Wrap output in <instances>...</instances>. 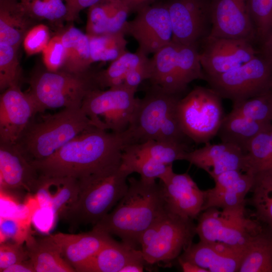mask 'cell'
Listing matches in <instances>:
<instances>
[{
    "label": "cell",
    "mask_w": 272,
    "mask_h": 272,
    "mask_svg": "<svg viewBox=\"0 0 272 272\" xmlns=\"http://www.w3.org/2000/svg\"><path fill=\"white\" fill-rule=\"evenodd\" d=\"M126 131L116 133L95 127L73 138L49 157L31 163L40 176L71 177L82 182L120 167Z\"/></svg>",
    "instance_id": "6da1fadb"
},
{
    "label": "cell",
    "mask_w": 272,
    "mask_h": 272,
    "mask_svg": "<svg viewBox=\"0 0 272 272\" xmlns=\"http://www.w3.org/2000/svg\"><path fill=\"white\" fill-rule=\"evenodd\" d=\"M128 187L112 211L93 226L137 247L144 232L167 211L160 184L128 178Z\"/></svg>",
    "instance_id": "7a4b0ae2"
},
{
    "label": "cell",
    "mask_w": 272,
    "mask_h": 272,
    "mask_svg": "<svg viewBox=\"0 0 272 272\" xmlns=\"http://www.w3.org/2000/svg\"><path fill=\"white\" fill-rule=\"evenodd\" d=\"M34 117L15 144L30 162L49 157L77 135L95 127L81 106L62 108L39 120Z\"/></svg>",
    "instance_id": "3957f363"
},
{
    "label": "cell",
    "mask_w": 272,
    "mask_h": 272,
    "mask_svg": "<svg viewBox=\"0 0 272 272\" xmlns=\"http://www.w3.org/2000/svg\"><path fill=\"white\" fill-rule=\"evenodd\" d=\"M178 95L151 85L139 99L132 119L126 130L130 144L149 140L185 144L177 117ZM130 145V144H129Z\"/></svg>",
    "instance_id": "277c9868"
},
{
    "label": "cell",
    "mask_w": 272,
    "mask_h": 272,
    "mask_svg": "<svg viewBox=\"0 0 272 272\" xmlns=\"http://www.w3.org/2000/svg\"><path fill=\"white\" fill-rule=\"evenodd\" d=\"M130 174L119 167L108 174L80 182L81 189L78 197L62 218L73 228L95 225L110 212L126 193Z\"/></svg>",
    "instance_id": "5b68a950"
},
{
    "label": "cell",
    "mask_w": 272,
    "mask_h": 272,
    "mask_svg": "<svg viewBox=\"0 0 272 272\" xmlns=\"http://www.w3.org/2000/svg\"><path fill=\"white\" fill-rule=\"evenodd\" d=\"M27 92L34 101L38 112L46 109L81 107L86 96L98 88L95 71L73 73L60 70L34 73Z\"/></svg>",
    "instance_id": "8992f818"
},
{
    "label": "cell",
    "mask_w": 272,
    "mask_h": 272,
    "mask_svg": "<svg viewBox=\"0 0 272 272\" xmlns=\"http://www.w3.org/2000/svg\"><path fill=\"white\" fill-rule=\"evenodd\" d=\"M149 80L165 92L179 95L194 80L205 79L197 46L172 41L154 53Z\"/></svg>",
    "instance_id": "52a82bcc"
},
{
    "label": "cell",
    "mask_w": 272,
    "mask_h": 272,
    "mask_svg": "<svg viewBox=\"0 0 272 272\" xmlns=\"http://www.w3.org/2000/svg\"><path fill=\"white\" fill-rule=\"evenodd\" d=\"M195 234L193 220L167 211L144 232L139 244L147 264L167 262L178 257Z\"/></svg>",
    "instance_id": "ba28073f"
},
{
    "label": "cell",
    "mask_w": 272,
    "mask_h": 272,
    "mask_svg": "<svg viewBox=\"0 0 272 272\" xmlns=\"http://www.w3.org/2000/svg\"><path fill=\"white\" fill-rule=\"evenodd\" d=\"M222 98L211 88L196 86L180 98L177 114L185 136L197 144L209 142L217 134L224 117Z\"/></svg>",
    "instance_id": "9c48e42d"
},
{
    "label": "cell",
    "mask_w": 272,
    "mask_h": 272,
    "mask_svg": "<svg viewBox=\"0 0 272 272\" xmlns=\"http://www.w3.org/2000/svg\"><path fill=\"white\" fill-rule=\"evenodd\" d=\"M137 91L122 84L107 90L95 89L86 96L81 108L97 128L121 133L128 127L139 98Z\"/></svg>",
    "instance_id": "30bf717a"
},
{
    "label": "cell",
    "mask_w": 272,
    "mask_h": 272,
    "mask_svg": "<svg viewBox=\"0 0 272 272\" xmlns=\"http://www.w3.org/2000/svg\"><path fill=\"white\" fill-rule=\"evenodd\" d=\"M205 80L222 98L242 101L272 91V60L258 53L243 64Z\"/></svg>",
    "instance_id": "8fae6325"
},
{
    "label": "cell",
    "mask_w": 272,
    "mask_h": 272,
    "mask_svg": "<svg viewBox=\"0 0 272 272\" xmlns=\"http://www.w3.org/2000/svg\"><path fill=\"white\" fill-rule=\"evenodd\" d=\"M245 207V205L221 210L211 208L202 212L196 225L199 240L246 247L252 236L262 228L246 217Z\"/></svg>",
    "instance_id": "7c38bea8"
},
{
    "label": "cell",
    "mask_w": 272,
    "mask_h": 272,
    "mask_svg": "<svg viewBox=\"0 0 272 272\" xmlns=\"http://www.w3.org/2000/svg\"><path fill=\"white\" fill-rule=\"evenodd\" d=\"M123 32L134 38L138 50L147 55L171 42L173 30L165 2H155L138 11L132 20L126 22Z\"/></svg>",
    "instance_id": "4fadbf2b"
},
{
    "label": "cell",
    "mask_w": 272,
    "mask_h": 272,
    "mask_svg": "<svg viewBox=\"0 0 272 272\" xmlns=\"http://www.w3.org/2000/svg\"><path fill=\"white\" fill-rule=\"evenodd\" d=\"M201 41L202 48L199 51V58L205 78L236 68L258 53L252 41L247 39L208 35Z\"/></svg>",
    "instance_id": "5bb4252c"
},
{
    "label": "cell",
    "mask_w": 272,
    "mask_h": 272,
    "mask_svg": "<svg viewBox=\"0 0 272 272\" xmlns=\"http://www.w3.org/2000/svg\"><path fill=\"white\" fill-rule=\"evenodd\" d=\"M172 26V41L198 46L209 34L210 22L209 0H167Z\"/></svg>",
    "instance_id": "9a60e30c"
},
{
    "label": "cell",
    "mask_w": 272,
    "mask_h": 272,
    "mask_svg": "<svg viewBox=\"0 0 272 272\" xmlns=\"http://www.w3.org/2000/svg\"><path fill=\"white\" fill-rule=\"evenodd\" d=\"M38 113L34 101L20 85L4 91L0 96V143L15 144Z\"/></svg>",
    "instance_id": "2e32d148"
},
{
    "label": "cell",
    "mask_w": 272,
    "mask_h": 272,
    "mask_svg": "<svg viewBox=\"0 0 272 272\" xmlns=\"http://www.w3.org/2000/svg\"><path fill=\"white\" fill-rule=\"evenodd\" d=\"M211 29L209 35L253 41L256 34L247 0H209Z\"/></svg>",
    "instance_id": "e0dca14e"
},
{
    "label": "cell",
    "mask_w": 272,
    "mask_h": 272,
    "mask_svg": "<svg viewBox=\"0 0 272 272\" xmlns=\"http://www.w3.org/2000/svg\"><path fill=\"white\" fill-rule=\"evenodd\" d=\"M166 211L184 218L193 220L202 212L204 190H201L187 173L173 172L160 181Z\"/></svg>",
    "instance_id": "ac0fdd59"
},
{
    "label": "cell",
    "mask_w": 272,
    "mask_h": 272,
    "mask_svg": "<svg viewBox=\"0 0 272 272\" xmlns=\"http://www.w3.org/2000/svg\"><path fill=\"white\" fill-rule=\"evenodd\" d=\"M246 247L199 240L197 243H192L178 258L194 263L209 272H236L238 271Z\"/></svg>",
    "instance_id": "d6986e66"
},
{
    "label": "cell",
    "mask_w": 272,
    "mask_h": 272,
    "mask_svg": "<svg viewBox=\"0 0 272 272\" xmlns=\"http://www.w3.org/2000/svg\"><path fill=\"white\" fill-rule=\"evenodd\" d=\"M184 160L206 171L213 179L226 171L247 170L246 154L227 143H206L200 148L188 151Z\"/></svg>",
    "instance_id": "ffe728a7"
},
{
    "label": "cell",
    "mask_w": 272,
    "mask_h": 272,
    "mask_svg": "<svg viewBox=\"0 0 272 272\" xmlns=\"http://www.w3.org/2000/svg\"><path fill=\"white\" fill-rule=\"evenodd\" d=\"M1 189L36 193L40 176L14 144L0 143Z\"/></svg>",
    "instance_id": "44dd1931"
},
{
    "label": "cell",
    "mask_w": 272,
    "mask_h": 272,
    "mask_svg": "<svg viewBox=\"0 0 272 272\" xmlns=\"http://www.w3.org/2000/svg\"><path fill=\"white\" fill-rule=\"evenodd\" d=\"M50 236L63 258L76 271L112 239L109 234L93 227L91 231L85 233L59 232Z\"/></svg>",
    "instance_id": "7402d4cb"
},
{
    "label": "cell",
    "mask_w": 272,
    "mask_h": 272,
    "mask_svg": "<svg viewBox=\"0 0 272 272\" xmlns=\"http://www.w3.org/2000/svg\"><path fill=\"white\" fill-rule=\"evenodd\" d=\"M80 189L79 181L73 178L40 176L36 195L42 207L49 208L62 218L77 200Z\"/></svg>",
    "instance_id": "603a6c76"
},
{
    "label": "cell",
    "mask_w": 272,
    "mask_h": 272,
    "mask_svg": "<svg viewBox=\"0 0 272 272\" xmlns=\"http://www.w3.org/2000/svg\"><path fill=\"white\" fill-rule=\"evenodd\" d=\"M130 13L120 0H100L88 8L86 33L99 35L123 32Z\"/></svg>",
    "instance_id": "cb8c5ba5"
},
{
    "label": "cell",
    "mask_w": 272,
    "mask_h": 272,
    "mask_svg": "<svg viewBox=\"0 0 272 272\" xmlns=\"http://www.w3.org/2000/svg\"><path fill=\"white\" fill-rule=\"evenodd\" d=\"M18 0H0V43L19 50L28 31L37 24Z\"/></svg>",
    "instance_id": "d4e9b609"
},
{
    "label": "cell",
    "mask_w": 272,
    "mask_h": 272,
    "mask_svg": "<svg viewBox=\"0 0 272 272\" xmlns=\"http://www.w3.org/2000/svg\"><path fill=\"white\" fill-rule=\"evenodd\" d=\"M141 259H144L141 249L112 238L77 271L120 272L128 263Z\"/></svg>",
    "instance_id": "484cf974"
},
{
    "label": "cell",
    "mask_w": 272,
    "mask_h": 272,
    "mask_svg": "<svg viewBox=\"0 0 272 272\" xmlns=\"http://www.w3.org/2000/svg\"><path fill=\"white\" fill-rule=\"evenodd\" d=\"M271 126V123L256 121L231 111L224 116L217 135L222 142L235 145L246 154L252 140Z\"/></svg>",
    "instance_id": "4316f807"
},
{
    "label": "cell",
    "mask_w": 272,
    "mask_h": 272,
    "mask_svg": "<svg viewBox=\"0 0 272 272\" xmlns=\"http://www.w3.org/2000/svg\"><path fill=\"white\" fill-rule=\"evenodd\" d=\"M25 241L29 259L35 272L76 271L63 258L50 236L36 239L29 234Z\"/></svg>",
    "instance_id": "83f0119b"
},
{
    "label": "cell",
    "mask_w": 272,
    "mask_h": 272,
    "mask_svg": "<svg viewBox=\"0 0 272 272\" xmlns=\"http://www.w3.org/2000/svg\"><path fill=\"white\" fill-rule=\"evenodd\" d=\"M60 35L65 52V60L61 70L77 74L90 70L93 62L86 33L70 26Z\"/></svg>",
    "instance_id": "f1b7e54d"
},
{
    "label": "cell",
    "mask_w": 272,
    "mask_h": 272,
    "mask_svg": "<svg viewBox=\"0 0 272 272\" xmlns=\"http://www.w3.org/2000/svg\"><path fill=\"white\" fill-rule=\"evenodd\" d=\"M253 181L252 174L243 172L238 179L228 185L204 190L202 212L211 208L224 209L245 205V197L251 191Z\"/></svg>",
    "instance_id": "f546056e"
},
{
    "label": "cell",
    "mask_w": 272,
    "mask_h": 272,
    "mask_svg": "<svg viewBox=\"0 0 272 272\" xmlns=\"http://www.w3.org/2000/svg\"><path fill=\"white\" fill-rule=\"evenodd\" d=\"M238 272H272V232L261 229L249 240Z\"/></svg>",
    "instance_id": "4dcf8cb0"
},
{
    "label": "cell",
    "mask_w": 272,
    "mask_h": 272,
    "mask_svg": "<svg viewBox=\"0 0 272 272\" xmlns=\"http://www.w3.org/2000/svg\"><path fill=\"white\" fill-rule=\"evenodd\" d=\"M150 58L143 52H125L112 61L105 70L95 72V80L99 89L104 90L123 84L125 80L137 69Z\"/></svg>",
    "instance_id": "1f68e13d"
},
{
    "label": "cell",
    "mask_w": 272,
    "mask_h": 272,
    "mask_svg": "<svg viewBox=\"0 0 272 272\" xmlns=\"http://www.w3.org/2000/svg\"><path fill=\"white\" fill-rule=\"evenodd\" d=\"M123 150L148 157L166 165L172 164L176 161L184 160L187 153L189 151L186 144L157 140L128 145Z\"/></svg>",
    "instance_id": "d6a6232c"
},
{
    "label": "cell",
    "mask_w": 272,
    "mask_h": 272,
    "mask_svg": "<svg viewBox=\"0 0 272 272\" xmlns=\"http://www.w3.org/2000/svg\"><path fill=\"white\" fill-rule=\"evenodd\" d=\"M253 176L251 203L258 219L272 232V168Z\"/></svg>",
    "instance_id": "836d02e7"
},
{
    "label": "cell",
    "mask_w": 272,
    "mask_h": 272,
    "mask_svg": "<svg viewBox=\"0 0 272 272\" xmlns=\"http://www.w3.org/2000/svg\"><path fill=\"white\" fill-rule=\"evenodd\" d=\"M120 167L130 174L134 172L139 174L141 179L147 181H156L157 179L163 181L174 172L172 164L166 165L124 150L121 155Z\"/></svg>",
    "instance_id": "e575fe53"
},
{
    "label": "cell",
    "mask_w": 272,
    "mask_h": 272,
    "mask_svg": "<svg viewBox=\"0 0 272 272\" xmlns=\"http://www.w3.org/2000/svg\"><path fill=\"white\" fill-rule=\"evenodd\" d=\"M125 35L122 31L88 35L93 62L112 61L126 52L127 41Z\"/></svg>",
    "instance_id": "d590c367"
},
{
    "label": "cell",
    "mask_w": 272,
    "mask_h": 272,
    "mask_svg": "<svg viewBox=\"0 0 272 272\" xmlns=\"http://www.w3.org/2000/svg\"><path fill=\"white\" fill-rule=\"evenodd\" d=\"M271 127L259 133L250 143L246 153V172L254 175L271 167V148L270 129Z\"/></svg>",
    "instance_id": "8d00e7d4"
},
{
    "label": "cell",
    "mask_w": 272,
    "mask_h": 272,
    "mask_svg": "<svg viewBox=\"0 0 272 272\" xmlns=\"http://www.w3.org/2000/svg\"><path fill=\"white\" fill-rule=\"evenodd\" d=\"M232 112L265 123L272 120V91L233 103Z\"/></svg>",
    "instance_id": "74e56055"
},
{
    "label": "cell",
    "mask_w": 272,
    "mask_h": 272,
    "mask_svg": "<svg viewBox=\"0 0 272 272\" xmlns=\"http://www.w3.org/2000/svg\"><path fill=\"white\" fill-rule=\"evenodd\" d=\"M247 6L256 39L262 43L272 32V0H247Z\"/></svg>",
    "instance_id": "f35d334b"
},
{
    "label": "cell",
    "mask_w": 272,
    "mask_h": 272,
    "mask_svg": "<svg viewBox=\"0 0 272 272\" xmlns=\"http://www.w3.org/2000/svg\"><path fill=\"white\" fill-rule=\"evenodd\" d=\"M18 50L0 43V90L19 85L21 71L18 59Z\"/></svg>",
    "instance_id": "ab89813d"
},
{
    "label": "cell",
    "mask_w": 272,
    "mask_h": 272,
    "mask_svg": "<svg viewBox=\"0 0 272 272\" xmlns=\"http://www.w3.org/2000/svg\"><path fill=\"white\" fill-rule=\"evenodd\" d=\"M22 5L29 14L38 21L65 20L67 14L63 0H29Z\"/></svg>",
    "instance_id": "60d3db41"
},
{
    "label": "cell",
    "mask_w": 272,
    "mask_h": 272,
    "mask_svg": "<svg viewBox=\"0 0 272 272\" xmlns=\"http://www.w3.org/2000/svg\"><path fill=\"white\" fill-rule=\"evenodd\" d=\"M41 52L46 70L50 72L61 70L65 60V52L60 34L51 37Z\"/></svg>",
    "instance_id": "b9f144b4"
},
{
    "label": "cell",
    "mask_w": 272,
    "mask_h": 272,
    "mask_svg": "<svg viewBox=\"0 0 272 272\" xmlns=\"http://www.w3.org/2000/svg\"><path fill=\"white\" fill-rule=\"evenodd\" d=\"M48 27L43 24H37L27 33L23 41L26 54L31 56L43 51L50 40Z\"/></svg>",
    "instance_id": "7bdbcfd3"
},
{
    "label": "cell",
    "mask_w": 272,
    "mask_h": 272,
    "mask_svg": "<svg viewBox=\"0 0 272 272\" xmlns=\"http://www.w3.org/2000/svg\"><path fill=\"white\" fill-rule=\"evenodd\" d=\"M29 259L26 248L22 243L3 242L0 245V271L21 261Z\"/></svg>",
    "instance_id": "ee69618b"
},
{
    "label": "cell",
    "mask_w": 272,
    "mask_h": 272,
    "mask_svg": "<svg viewBox=\"0 0 272 272\" xmlns=\"http://www.w3.org/2000/svg\"><path fill=\"white\" fill-rule=\"evenodd\" d=\"M17 219L11 217H1V241L4 242L7 239H12L16 242L22 243L29 235L27 226Z\"/></svg>",
    "instance_id": "f6af8a7d"
},
{
    "label": "cell",
    "mask_w": 272,
    "mask_h": 272,
    "mask_svg": "<svg viewBox=\"0 0 272 272\" xmlns=\"http://www.w3.org/2000/svg\"><path fill=\"white\" fill-rule=\"evenodd\" d=\"M100 0H63L67 14L65 20L73 22L79 18L80 12L86 8H89Z\"/></svg>",
    "instance_id": "bcb514c9"
},
{
    "label": "cell",
    "mask_w": 272,
    "mask_h": 272,
    "mask_svg": "<svg viewBox=\"0 0 272 272\" xmlns=\"http://www.w3.org/2000/svg\"><path fill=\"white\" fill-rule=\"evenodd\" d=\"M3 272H35L33 265L29 259L15 263Z\"/></svg>",
    "instance_id": "7dc6e473"
},
{
    "label": "cell",
    "mask_w": 272,
    "mask_h": 272,
    "mask_svg": "<svg viewBox=\"0 0 272 272\" xmlns=\"http://www.w3.org/2000/svg\"><path fill=\"white\" fill-rule=\"evenodd\" d=\"M131 12H137L143 8L149 6L158 0H120Z\"/></svg>",
    "instance_id": "c3c4849f"
},
{
    "label": "cell",
    "mask_w": 272,
    "mask_h": 272,
    "mask_svg": "<svg viewBox=\"0 0 272 272\" xmlns=\"http://www.w3.org/2000/svg\"><path fill=\"white\" fill-rule=\"evenodd\" d=\"M146 264L144 259L135 260L126 264L120 272H142Z\"/></svg>",
    "instance_id": "681fc988"
},
{
    "label": "cell",
    "mask_w": 272,
    "mask_h": 272,
    "mask_svg": "<svg viewBox=\"0 0 272 272\" xmlns=\"http://www.w3.org/2000/svg\"><path fill=\"white\" fill-rule=\"evenodd\" d=\"M178 260L182 271L184 272H209L208 270L190 261L184 260L179 258Z\"/></svg>",
    "instance_id": "f907efd6"
},
{
    "label": "cell",
    "mask_w": 272,
    "mask_h": 272,
    "mask_svg": "<svg viewBox=\"0 0 272 272\" xmlns=\"http://www.w3.org/2000/svg\"><path fill=\"white\" fill-rule=\"evenodd\" d=\"M262 44L261 53L272 60V32Z\"/></svg>",
    "instance_id": "816d5d0a"
},
{
    "label": "cell",
    "mask_w": 272,
    "mask_h": 272,
    "mask_svg": "<svg viewBox=\"0 0 272 272\" xmlns=\"http://www.w3.org/2000/svg\"><path fill=\"white\" fill-rule=\"evenodd\" d=\"M22 4H26L29 0H19Z\"/></svg>",
    "instance_id": "f5cc1de1"
}]
</instances>
